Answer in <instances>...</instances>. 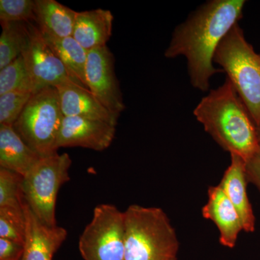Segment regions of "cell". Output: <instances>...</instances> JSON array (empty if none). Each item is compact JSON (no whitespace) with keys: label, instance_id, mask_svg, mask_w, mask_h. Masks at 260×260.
Masks as SVG:
<instances>
[{"label":"cell","instance_id":"cell-2","mask_svg":"<svg viewBox=\"0 0 260 260\" xmlns=\"http://www.w3.org/2000/svg\"><path fill=\"white\" fill-rule=\"evenodd\" d=\"M197 120L231 155L245 160L259 150L257 129L230 80L210 90L195 107Z\"/></svg>","mask_w":260,"mask_h":260},{"label":"cell","instance_id":"cell-14","mask_svg":"<svg viewBox=\"0 0 260 260\" xmlns=\"http://www.w3.org/2000/svg\"><path fill=\"white\" fill-rule=\"evenodd\" d=\"M247 176L246 162L237 155H231V164L219 186L237 210L242 222L243 231L253 232L255 229V218L246 191Z\"/></svg>","mask_w":260,"mask_h":260},{"label":"cell","instance_id":"cell-22","mask_svg":"<svg viewBox=\"0 0 260 260\" xmlns=\"http://www.w3.org/2000/svg\"><path fill=\"white\" fill-rule=\"evenodd\" d=\"M23 176L0 168V207L22 206Z\"/></svg>","mask_w":260,"mask_h":260},{"label":"cell","instance_id":"cell-23","mask_svg":"<svg viewBox=\"0 0 260 260\" xmlns=\"http://www.w3.org/2000/svg\"><path fill=\"white\" fill-rule=\"evenodd\" d=\"M32 95L31 93L23 91L0 95V124L13 126Z\"/></svg>","mask_w":260,"mask_h":260},{"label":"cell","instance_id":"cell-10","mask_svg":"<svg viewBox=\"0 0 260 260\" xmlns=\"http://www.w3.org/2000/svg\"><path fill=\"white\" fill-rule=\"evenodd\" d=\"M116 126L104 121L77 116H64L56 145L57 148L80 147L103 151L114 139Z\"/></svg>","mask_w":260,"mask_h":260},{"label":"cell","instance_id":"cell-18","mask_svg":"<svg viewBox=\"0 0 260 260\" xmlns=\"http://www.w3.org/2000/svg\"><path fill=\"white\" fill-rule=\"evenodd\" d=\"M42 35L51 51L59 58L65 68L80 83L88 89L85 80V67L88 51L85 50L73 37L59 39Z\"/></svg>","mask_w":260,"mask_h":260},{"label":"cell","instance_id":"cell-3","mask_svg":"<svg viewBox=\"0 0 260 260\" xmlns=\"http://www.w3.org/2000/svg\"><path fill=\"white\" fill-rule=\"evenodd\" d=\"M124 213V260H177V234L161 208L132 205Z\"/></svg>","mask_w":260,"mask_h":260},{"label":"cell","instance_id":"cell-11","mask_svg":"<svg viewBox=\"0 0 260 260\" xmlns=\"http://www.w3.org/2000/svg\"><path fill=\"white\" fill-rule=\"evenodd\" d=\"M25 236L22 260H52L68 237L64 228L50 227L43 223L24 200Z\"/></svg>","mask_w":260,"mask_h":260},{"label":"cell","instance_id":"cell-16","mask_svg":"<svg viewBox=\"0 0 260 260\" xmlns=\"http://www.w3.org/2000/svg\"><path fill=\"white\" fill-rule=\"evenodd\" d=\"M42 158L13 126L0 124V168L25 177Z\"/></svg>","mask_w":260,"mask_h":260},{"label":"cell","instance_id":"cell-13","mask_svg":"<svg viewBox=\"0 0 260 260\" xmlns=\"http://www.w3.org/2000/svg\"><path fill=\"white\" fill-rule=\"evenodd\" d=\"M202 214L216 225L220 232V244L234 248L239 233L243 231L242 224L237 210L220 186H211L208 189V203L203 207Z\"/></svg>","mask_w":260,"mask_h":260},{"label":"cell","instance_id":"cell-1","mask_svg":"<svg viewBox=\"0 0 260 260\" xmlns=\"http://www.w3.org/2000/svg\"><path fill=\"white\" fill-rule=\"evenodd\" d=\"M245 4L244 0H211L176 27L164 56L169 59L186 58L194 88L207 91L210 78L223 73L214 66V56L224 37L242 18Z\"/></svg>","mask_w":260,"mask_h":260},{"label":"cell","instance_id":"cell-17","mask_svg":"<svg viewBox=\"0 0 260 260\" xmlns=\"http://www.w3.org/2000/svg\"><path fill=\"white\" fill-rule=\"evenodd\" d=\"M34 22L44 35L63 39L73 37L78 12L56 0H36Z\"/></svg>","mask_w":260,"mask_h":260},{"label":"cell","instance_id":"cell-6","mask_svg":"<svg viewBox=\"0 0 260 260\" xmlns=\"http://www.w3.org/2000/svg\"><path fill=\"white\" fill-rule=\"evenodd\" d=\"M72 160L68 153L44 157L23 177L24 200L32 213L48 226L56 225L58 192L70 181Z\"/></svg>","mask_w":260,"mask_h":260},{"label":"cell","instance_id":"cell-12","mask_svg":"<svg viewBox=\"0 0 260 260\" xmlns=\"http://www.w3.org/2000/svg\"><path fill=\"white\" fill-rule=\"evenodd\" d=\"M64 116H77L104 121L116 126L119 115L113 114L99 102L90 90L77 83L56 87Z\"/></svg>","mask_w":260,"mask_h":260},{"label":"cell","instance_id":"cell-25","mask_svg":"<svg viewBox=\"0 0 260 260\" xmlns=\"http://www.w3.org/2000/svg\"><path fill=\"white\" fill-rule=\"evenodd\" d=\"M24 244L0 238V260H22Z\"/></svg>","mask_w":260,"mask_h":260},{"label":"cell","instance_id":"cell-4","mask_svg":"<svg viewBox=\"0 0 260 260\" xmlns=\"http://www.w3.org/2000/svg\"><path fill=\"white\" fill-rule=\"evenodd\" d=\"M214 62L226 73L238 95L260 127V54L248 43L244 31L236 24L228 32L214 56Z\"/></svg>","mask_w":260,"mask_h":260},{"label":"cell","instance_id":"cell-15","mask_svg":"<svg viewBox=\"0 0 260 260\" xmlns=\"http://www.w3.org/2000/svg\"><path fill=\"white\" fill-rule=\"evenodd\" d=\"M114 15L110 10L95 9L77 15L73 37L86 51L107 46L112 34Z\"/></svg>","mask_w":260,"mask_h":260},{"label":"cell","instance_id":"cell-26","mask_svg":"<svg viewBox=\"0 0 260 260\" xmlns=\"http://www.w3.org/2000/svg\"><path fill=\"white\" fill-rule=\"evenodd\" d=\"M248 181L253 183L260 190V148L246 161Z\"/></svg>","mask_w":260,"mask_h":260},{"label":"cell","instance_id":"cell-5","mask_svg":"<svg viewBox=\"0 0 260 260\" xmlns=\"http://www.w3.org/2000/svg\"><path fill=\"white\" fill-rule=\"evenodd\" d=\"M63 115L57 89L49 87L32 94L13 128L42 158L57 153Z\"/></svg>","mask_w":260,"mask_h":260},{"label":"cell","instance_id":"cell-20","mask_svg":"<svg viewBox=\"0 0 260 260\" xmlns=\"http://www.w3.org/2000/svg\"><path fill=\"white\" fill-rule=\"evenodd\" d=\"M12 91L34 93L31 77L23 55L0 70V95Z\"/></svg>","mask_w":260,"mask_h":260},{"label":"cell","instance_id":"cell-24","mask_svg":"<svg viewBox=\"0 0 260 260\" xmlns=\"http://www.w3.org/2000/svg\"><path fill=\"white\" fill-rule=\"evenodd\" d=\"M35 1L1 0L0 21L29 23L35 20Z\"/></svg>","mask_w":260,"mask_h":260},{"label":"cell","instance_id":"cell-19","mask_svg":"<svg viewBox=\"0 0 260 260\" xmlns=\"http://www.w3.org/2000/svg\"><path fill=\"white\" fill-rule=\"evenodd\" d=\"M0 70L22 55L28 39L27 23L1 22Z\"/></svg>","mask_w":260,"mask_h":260},{"label":"cell","instance_id":"cell-9","mask_svg":"<svg viewBox=\"0 0 260 260\" xmlns=\"http://www.w3.org/2000/svg\"><path fill=\"white\" fill-rule=\"evenodd\" d=\"M85 80L98 100L113 114L120 115L125 104L116 76L114 54L107 46L88 51Z\"/></svg>","mask_w":260,"mask_h":260},{"label":"cell","instance_id":"cell-27","mask_svg":"<svg viewBox=\"0 0 260 260\" xmlns=\"http://www.w3.org/2000/svg\"><path fill=\"white\" fill-rule=\"evenodd\" d=\"M258 138H259V143H260V127L257 129Z\"/></svg>","mask_w":260,"mask_h":260},{"label":"cell","instance_id":"cell-8","mask_svg":"<svg viewBox=\"0 0 260 260\" xmlns=\"http://www.w3.org/2000/svg\"><path fill=\"white\" fill-rule=\"evenodd\" d=\"M27 25L28 42L22 55L31 77L34 94L42 89L56 88L64 84L77 83L85 87L51 51L37 25L32 22L27 23Z\"/></svg>","mask_w":260,"mask_h":260},{"label":"cell","instance_id":"cell-21","mask_svg":"<svg viewBox=\"0 0 260 260\" xmlns=\"http://www.w3.org/2000/svg\"><path fill=\"white\" fill-rule=\"evenodd\" d=\"M25 218L22 206L0 207V238L25 242Z\"/></svg>","mask_w":260,"mask_h":260},{"label":"cell","instance_id":"cell-7","mask_svg":"<svg viewBox=\"0 0 260 260\" xmlns=\"http://www.w3.org/2000/svg\"><path fill=\"white\" fill-rule=\"evenodd\" d=\"M79 250L85 260H124V213L115 205L95 207L93 218L84 229Z\"/></svg>","mask_w":260,"mask_h":260}]
</instances>
